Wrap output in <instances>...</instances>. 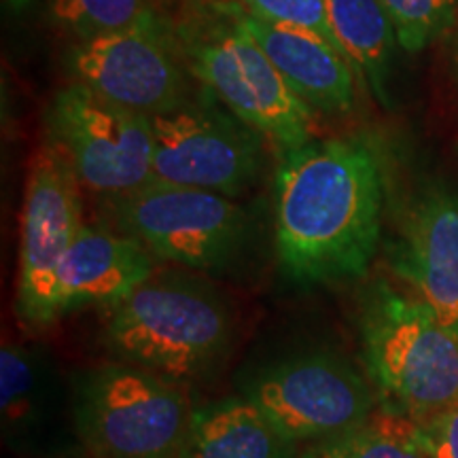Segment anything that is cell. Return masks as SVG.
<instances>
[{
  "label": "cell",
  "mask_w": 458,
  "mask_h": 458,
  "mask_svg": "<svg viewBox=\"0 0 458 458\" xmlns=\"http://www.w3.org/2000/svg\"><path fill=\"white\" fill-rule=\"evenodd\" d=\"M238 3L257 17L274 21V24L306 28L335 45L325 0H238Z\"/></svg>",
  "instance_id": "21"
},
{
  "label": "cell",
  "mask_w": 458,
  "mask_h": 458,
  "mask_svg": "<svg viewBox=\"0 0 458 458\" xmlns=\"http://www.w3.org/2000/svg\"><path fill=\"white\" fill-rule=\"evenodd\" d=\"M456 57H458V49H456Z\"/></svg>",
  "instance_id": "25"
},
{
  "label": "cell",
  "mask_w": 458,
  "mask_h": 458,
  "mask_svg": "<svg viewBox=\"0 0 458 458\" xmlns=\"http://www.w3.org/2000/svg\"><path fill=\"white\" fill-rule=\"evenodd\" d=\"M153 255L130 236L83 225L57 270V312L108 306L153 276Z\"/></svg>",
  "instance_id": "14"
},
{
  "label": "cell",
  "mask_w": 458,
  "mask_h": 458,
  "mask_svg": "<svg viewBox=\"0 0 458 458\" xmlns=\"http://www.w3.org/2000/svg\"><path fill=\"white\" fill-rule=\"evenodd\" d=\"M244 397L291 442L327 439L369 420L374 394L368 382L335 354H303L259 371Z\"/></svg>",
  "instance_id": "11"
},
{
  "label": "cell",
  "mask_w": 458,
  "mask_h": 458,
  "mask_svg": "<svg viewBox=\"0 0 458 458\" xmlns=\"http://www.w3.org/2000/svg\"><path fill=\"white\" fill-rule=\"evenodd\" d=\"M232 327L225 300L208 284L153 274L113 303L105 344L119 363L176 382L213 369L225 357Z\"/></svg>",
  "instance_id": "3"
},
{
  "label": "cell",
  "mask_w": 458,
  "mask_h": 458,
  "mask_svg": "<svg viewBox=\"0 0 458 458\" xmlns=\"http://www.w3.org/2000/svg\"><path fill=\"white\" fill-rule=\"evenodd\" d=\"M418 428L431 458H458V403Z\"/></svg>",
  "instance_id": "22"
},
{
  "label": "cell",
  "mask_w": 458,
  "mask_h": 458,
  "mask_svg": "<svg viewBox=\"0 0 458 458\" xmlns=\"http://www.w3.org/2000/svg\"><path fill=\"white\" fill-rule=\"evenodd\" d=\"M47 128L89 191L113 198L151 181L156 142L148 117L72 81L51 102Z\"/></svg>",
  "instance_id": "7"
},
{
  "label": "cell",
  "mask_w": 458,
  "mask_h": 458,
  "mask_svg": "<svg viewBox=\"0 0 458 458\" xmlns=\"http://www.w3.org/2000/svg\"><path fill=\"white\" fill-rule=\"evenodd\" d=\"M193 410L174 380L128 363L81 374L74 425L96 458H181Z\"/></svg>",
  "instance_id": "5"
},
{
  "label": "cell",
  "mask_w": 458,
  "mask_h": 458,
  "mask_svg": "<svg viewBox=\"0 0 458 458\" xmlns=\"http://www.w3.org/2000/svg\"><path fill=\"white\" fill-rule=\"evenodd\" d=\"M79 182L71 162L47 140L28 164L21 208L15 312L30 329L49 327L57 312V270L81 221Z\"/></svg>",
  "instance_id": "9"
},
{
  "label": "cell",
  "mask_w": 458,
  "mask_h": 458,
  "mask_svg": "<svg viewBox=\"0 0 458 458\" xmlns=\"http://www.w3.org/2000/svg\"><path fill=\"white\" fill-rule=\"evenodd\" d=\"M391 17L399 47L418 54L454 26L458 0H380Z\"/></svg>",
  "instance_id": "19"
},
{
  "label": "cell",
  "mask_w": 458,
  "mask_h": 458,
  "mask_svg": "<svg viewBox=\"0 0 458 458\" xmlns=\"http://www.w3.org/2000/svg\"><path fill=\"white\" fill-rule=\"evenodd\" d=\"M385 181L359 136L308 140L280 153L274 174V244L297 284L357 280L380 240Z\"/></svg>",
  "instance_id": "1"
},
{
  "label": "cell",
  "mask_w": 458,
  "mask_h": 458,
  "mask_svg": "<svg viewBox=\"0 0 458 458\" xmlns=\"http://www.w3.org/2000/svg\"><path fill=\"white\" fill-rule=\"evenodd\" d=\"M68 71L74 83L148 119L193 98V74L172 24L77 41L68 54Z\"/></svg>",
  "instance_id": "10"
},
{
  "label": "cell",
  "mask_w": 458,
  "mask_h": 458,
  "mask_svg": "<svg viewBox=\"0 0 458 458\" xmlns=\"http://www.w3.org/2000/svg\"><path fill=\"white\" fill-rule=\"evenodd\" d=\"M242 21L289 88L312 111L346 113L354 106L357 72L334 43L306 28L257 17L244 4Z\"/></svg>",
  "instance_id": "13"
},
{
  "label": "cell",
  "mask_w": 458,
  "mask_h": 458,
  "mask_svg": "<svg viewBox=\"0 0 458 458\" xmlns=\"http://www.w3.org/2000/svg\"><path fill=\"white\" fill-rule=\"evenodd\" d=\"M189 72L280 153L312 140L314 111L242 21L238 0H182L172 17Z\"/></svg>",
  "instance_id": "2"
},
{
  "label": "cell",
  "mask_w": 458,
  "mask_h": 458,
  "mask_svg": "<svg viewBox=\"0 0 458 458\" xmlns=\"http://www.w3.org/2000/svg\"><path fill=\"white\" fill-rule=\"evenodd\" d=\"M108 216L159 259L193 270H221L236 261L249 240L250 219L233 198L204 189L148 181L106 198Z\"/></svg>",
  "instance_id": "6"
},
{
  "label": "cell",
  "mask_w": 458,
  "mask_h": 458,
  "mask_svg": "<svg viewBox=\"0 0 458 458\" xmlns=\"http://www.w3.org/2000/svg\"><path fill=\"white\" fill-rule=\"evenodd\" d=\"M335 45L357 79L380 105H391V74L399 47L393 21L380 0H325Z\"/></svg>",
  "instance_id": "16"
},
{
  "label": "cell",
  "mask_w": 458,
  "mask_h": 458,
  "mask_svg": "<svg viewBox=\"0 0 458 458\" xmlns=\"http://www.w3.org/2000/svg\"><path fill=\"white\" fill-rule=\"evenodd\" d=\"M293 452L295 444L242 394L193 411L181 458H291Z\"/></svg>",
  "instance_id": "15"
},
{
  "label": "cell",
  "mask_w": 458,
  "mask_h": 458,
  "mask_svg": "<svg viewBox=\"0 0 458 458\" xmlns=\"http://www.w3.org/2000/svg\"><path fill=\"white\" fill-rule=\"evenodd\" d=\"M38 371L32 354L15 344H4L0 354V394L4 425L17 427L30 418L37 399Z\"/></svg>",
  "instance_id": "20"
},
{
  "label": "cell",
  "mask_w": 458,
  "mask_h": 458,
  "mask_svg": "<svg viewBox=\"0 0 458 458\" xmlns=\"http://www.w3.org/2000/svg\"><path fill=\"white\" fill-rule=\"evenodd\" d=\"M11 4H13V7H24L26 3H30V0H9Z\"/></svg>",
  "instance_id": "23"
},
{
  "label": "cell",
  "mask_w": 458,
  "mask_h": 458,
  "mask_svg": "<svg viewBox=\"0 0 458 458\" xmlns=\"http://www.w3.org/2000/svg\"><path fill=\"white\" fill-rule=\"evenodd\" d=\"M151 123V181L236 198L257 179L263 136L208 91Z\"/></svg>",
  "instance_id": "8"
},
{
  "label": "cell",
  "mask_w": 458,
  "mask_h": 458,
  "mask_svg": "<svg viewBox=\"0 0 458 458\" xmlns=\"http://www.w3.org/2000/svg\"><path fill=\"white\" fill-rule=\"evenodd\" d=\"M314 452L320 458H431L416 422L393 411L320 439Z\"/></svg>",
  "instance_id": "18"
},
{
  "label": "cell",
  "mask_w": 458,
  "mask_h": 458,
  "mask_svg": "<svg viewBox=\"0 0 458 458\" xmlns=\"http://www.w3.org/2000/svg\"><path fill=\"white\" fill-rule=\"evenodd\" d=\"M168 0H51L49 17L79 41L134 28L172 24Z\"/></svg>",
  "instance_id": "17"
},
{
  "label": "cell",
  "mask_w": 458,
  "mask_h": 458,
  "mask_svg": "<svg viewBox=\"0 0 458 458\" xmlns=\"http://www.w3.org/2000/svg\"><path fill=\"white\" fill-rule=\"evenodd\" d=\"M391 261L418 300L458 329V196L452 189L428 185L418 193Z\"/></svg>",
  "instance_id": "12"
},
{
  "label": "cell",
  "mask_w": 458,
  "mask_h": 458,
  "mask_svg": "<svg viewBox=\"0 0 458 458\" xmlns=\"http://www.w3.org/2000/svg\"><path fill=\"white\" fill-rule=\"evenodd\" d=\"M359 325L386 411L425 425L458 403V329L425 301L377 283L363 297Z\"/></svg>",
  "instance_id": "4"
},
{
  "label": "cell",
  "mask_w": 458,
  "mask_h": 458,
  "mask_svg": "<svg viewBox=\"0 0 458 458\" xmlns=\"http://www.w3.org/2000/svg\"><path fill=\"white\" fill-rule=\"evenodd\" d=\"M300 458H320V456H318V454H317V452H314V448H312V450H308V452H306V454H301Z\"/></svg>",
  "instance_id": "24"
}]
</instances>
